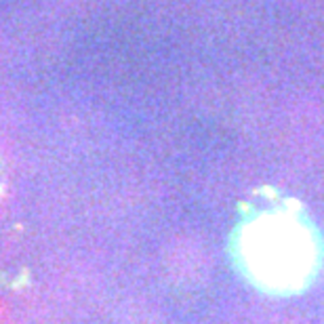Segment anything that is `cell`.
<instances>
[{"label": "cell", "instance_id": "1", "mask_svg": "<svg viewBox=\"0 0 324 324\" xmlns=\"http://www.w3.org/2000/svg\"><path fill=\"white\" fill-rule=\"evenodd\" d=\"M238 255L257 286L293 293L309 282L318 266V244L309 225L291 213H266L240 232Z\"/></svg>", "mask_w": 324, "mask_h": 324}]
</instances>
